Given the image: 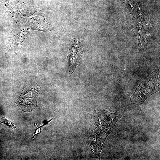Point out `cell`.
Listing matches in <instances>:
<instances>
[{"instance_id":"cell-1","label":"cell","mask_w":160,"mask_h":160,"mask_svg":"<svg viewBox=\"0 0 160 160\" xmlns=\"http://www.w3.org/2000/svg\"><path fill=\"white\" fill-rule=\"evenodd\" d=\"M121 115L111 107L95 111L91 118L88 137L92 153L96 158L107 137L113 130Z\"/></svg>"},{"instance_id":"cell-2","label":"cell","mask_w":160,"mask_h":160,"mask_svg":"<svg viewBox=\"0 0 160 160\" xmlns=\"http://www.w3.org/2000/svg\"><path fill=\"white\" fill-rule=\"evenodd\" d=\"M159 69L156 70L144 79L131 96V103L140 105L159 90Z\"/></svg>"},{"instance_id":"cell-3","label":"cell","mask_w":160,"mask_h":160,"mask_svg":"<svg viewBox=\"0 0 160 160\" xmlns=\"http://www.w3.org/2000/svg\"><path fill=\"white\" fill-rule=\"evenodd\" d=\"M41 90L39 85L34 82L22 90L20 97L16 102L18 107L23 111L29 112L37 106V98Z\"/></svg>"},{"instance_id":"cell-4","label":"cell","mask_w":160,"mask_h":160,"mask_svg":"<svg viewBox=\"0 0 160 160\" xmlns=\"http://www.w3.org/2000/svg\"><path fill=\"white\" fill-rule=\"evenodd\" d=\"M84 48L78 38L73 40L70 43L68 55V68L70 73L74 71L81 59Z\"/></svg>"},{"instance_id":"cell-5","label":"cell","mask_w":160,"mask_h":160,"mask_svg":"<svg viewBox=\"0 0 160 160\" xmlns=\"http://www.w3.org/2000/svg\"><path fill=\"white\" fill-rule=\"evenodd\" d=\"M1 122L5 124L9 127L11 128L12 129L16 128V127L15 126V124L13 123L10 121L7 120L4 117H2L1 118Z\"/></svg>"}]
</instances>
